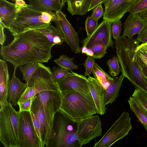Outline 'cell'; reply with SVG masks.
<instances>
[{
  "label": "cell",
  "mask_w": 147,
  "mask_h": 147,
  "mask_svg": "<svg viewBox=\"0 0 147 147\" xmlns=\"http://www.w3.org/2000/svg\"><path fill=\"white\" fill-rule=\"evenodd\" d=\"M12 36L13 39L9 44L1 46L0 53L14 68L31 63H48L52 58L53 46L40 32L32 30Z\"/></svg>",
  "instance_id": "cell-1"
},
{
  "label": "cell",
  "mask_w": 147,
  "mask_h": 147,
  "mask_svg": "<svg viewBox=\"0 0 147 147\" xmlns=\"http://www.w3.org/2000/svg\"><path fill=\"white\" fill-rule=\"evenodd\" d=\"M140 42L136 39L121 36L115 40L116 53L123 77L147 94V80L135 56Z\"/></svg>",
  "instance_id": "cell-2"
},
{
  "label": "cell",
  "mask_w": 147,
  "mask_h": 147,
  "mask_svg": "<svg viewBox=\"0 0 147 147\" xmlns=\"http://www.w3.org/2000/svg\"><path fill=\"white\" fill-rule=\"evenodd\" d=\"M61 92L60 110L73 120L78 121L97 114L91 93L86 94L73 90Z\"/></svg>",
  "instance_id": "cell-3"
},
{
  "label": "cell",
  "mask_w": 147,
  "mask_h": 147,
  "mask_svg": "<svg viewBox=\"0 0 147 147\" xmlns=\"http://www.w3.org/2000/svg\"><path fill=\"white\" fill-rule=\"evenodd\" d=\"M78 123L60 110L56 112L53 120V136L45 147H80Z\"/></svg>",
  "instance_id": "cell-4"
},
{
  "label": "cell",
  "mask_w": 147,
  "mask_h": 147,
  "mask_svg": "<svg viewBox=\"0 0 147 147\" xmlns=\"http://www.w3.org/2000/svg\"><path fill=\"white\" fill-rule=\"evenodd\" d=\"M0 106V141L5 147H19V111L8 101Z\"/></svg>",
  "instance_id": "cell-5"
},
{
  "label": "cell",
  "mask_w": 147,
  "mask_h": 147,
  "mask_svg": "<svg viewBox=\"0 0 147 147\" xmlns=\"http://www.w3.org/2000/svg\"><path fill=\"white\" fill-rule=\"evenodd\" d=\"M27 83V86L21 94L18 102L32 97L46 90L60 91L56 83L52 79L51 70L42 63L38 66Z\"/></svg>",
  "instance_id": "cell-6"
},
{
  "label": "cell",
  "mask_w": 147,
  "mask_h": 147,
  "mask_svg": "<svg viewBox=\"0 0 147 147\" xmlns=\"http://www.w3.org/2000/svg\"><path fill=\"white\" fill-rule=\"evenodd\" d=\"M42 12L34 9L28 5L18 11L8 30L13 35L29 30L42 28L49 24L42 23L40 21L39 17Z\"/></svg>",
  "instance_id": "cell-7"
},
{
  "label": "cell",
  "mask_w": 147,
  "mask_h": 147,
  "mask_svg": "<svg viewBox=\"0 0 147 147\" xmlns=\"http://www.w3.org/2000/svg\"><path fill=\"white\" fill-rule=\"evenodd\" d=\"M131 117L124 111L94 147H109L127 135L132 129Z\"/></svg>",
  "instance_id": "cell-8"
},
{
  "label": "cell",
  "mask_w": 147,
  "mask_h": 147,
  "mask_svg": "<svg viewBox=\"0 0 147 147\" xmlns=\"http://www.w3.org/2000/svg\"><path fill=\"white\" fill-rule=\"evenodd\" d=\"M19 111V147H42L30 112Z\"/></svg>",
  "instance_id": "cell-9"
},
{
  "label": "cell",
  "mask_w": 147,
  "mask_h": 147,
  "mask_svg": "<svg viewBox=\"0 0 147 147\" xmlns=\"http://www.w3.org/2000/svg\"><path fill=\"white\" fill-rule=\"evenodd\" d=\"M102 129L98 115H92L78 121L77 132L80 147L102 135Z\"/></svg>",
  "instance_id": "cell-10"
},
{
  "label": "cell",
  "mask_w": 147,
  "mask_h": 147,
  "mask_svg": "<svg viewBox=\"0 0 147 147\" xmlns=\"http://www.w3.org/2000/svg\"><path fill=\"white\" fill-rule=\"evenodd\" d=\"M56 16L53 22L56 26L60 29L64 35L65 42L75 53L81 52L79 43L80 40L78 33L76 32L67 20L66 15L61 11L55 12Z\"/></svg>",
  "instance_id": "cell-11"
},
{
  "label": "cell",
  "mask_w": 147,
  "mask_h": 147,
  "mask_svg": "<svg viewBox=\"0 0 147 147\" xmlns=\"http://www.w3.org/2000/svg\"><path fill=\"white\" fill-rule=\"evenodd\" d=\"M71 72L56 82L60 91L62 92L73 90L83 94H90L87 78L83 75Z\"/></svg>",
  "instance_id": "cell-12"
},
{
  "label": "cell",
  "mask_w": 147,
  "mask_h": 147,
  "mask_svg": "<svg viewBox=\"0 0 147 147\" xmlns=\"http://www.w3.org/2000/svg\"><path fill=\"white\" fill-rule=\"evenodd\" d=\"M100 42L104 43L108 48L113 47L112 39L111 24L103 19L94 32L81 42L82 46L90 49L95 43Z\"/></svg>",
  "instance_id": "cell-13"
},
{
  "label": "cell",
  "mask_w": 147,
  "mask_h": 147,
  "mask_svg": "<svg viewBox=\"0 0 147 147\" xmlns=\"http://www.w3.org/2000/svg\"><path fill=\"white\" fill-rule=\"evenodd\" d=\"M140 0H112L104 5L103 19L111 24L120 20L130 7Z\"/></svg>",
  "instance_id": "cell-14"
},
{
  "label": "cell",
  "mask_w": 147,
  "mask_h": 147,
  "mask_svg": "<svg viewBox=\"0 0 147 147\" xmlns=\"http://www.w3.org/2000/svg\"><path fill=\"white\" fill-rule=\"evenodd\" d=\"M88 83L90 91L94 101L97 114L104 115L106 113V90L94 77L89 76Z\"/></svg>",
  "instance_id": "cell-15"
},
{
  "label": "cell",
  "mask_w": 147,
  "mask_h": 147,
  "mask_svg": "<svg viewBox=\"0 0 147 147\" xmlns=\"http://www.w3.org/2000/svg\"><path fill=\"white\" fill-rule=\"evenodd\" d=\"M140 13H131L127 16L123 23V36L133 38L136 34H139L146 27L147 21L142 19Z\"/></svg>",
  "instance_id": "cell-16"
},
{
  "label": "cell",
  "mask_w": 147,
  "mask_h": 147,
  "mask_svg": "<svg viewBox=\"0 0 147 147\" xmlns=\"http://www.w3.org/2000/svg\"><path fill=\"white\" fill-rule=\"evenodd\" d=\"M16 68H14L12 79L9 80L8 86L7 99L12 105L16 106L18 102L23 91L27 86V83L22 82L16 76Z\"/></svg>",
  "instance_id": "cell-17"
},
{
  "label": "cell",
  "mask_w": 147,
  "mask_h": 147,
  "mask_svg": "<svg viewBox=\"0 0 147 147\" xmlns=\"http://www.w3.org/2000/svg\"><path fill=\"white\" fill-rule=\"evenodd\" d=\"M17 11L15 3L0 0V23L8 30L16 16Z\"/></svg>",
  "instance_id": "cell-18"
},
{
  "label": "cell",
  "mask_w": 147,
  "mask_h": 147,
  "mask_svg": "<svg viewBox=\"0 0 147 147\" xmlns=\"http://www.w3.org/2000/svg\"><path fill=\"white\" fill-rule=\"evenodd\" d=\"M65 3L64 0H29L28 5L40 11H61Z\"/></svg>",
  "instance_id": "cell-19"
},
{
  "label": "cell",
  "mask_w": 147,
  "mask_h": 147,
  "mask_svg": "<svg viewBox=\"0 0 147 147\" xmlns=\"http://www.w3.org/2000/svg\"><path fill=\"white\" fill-rule=\"evenodd\" d=\"M36 30L45 35L53 46H61L65 41L64 35L61 30L58 27L54 26L51 23Z\"/></svg>",
  "instance_id": "cell-20"
},
{
  "label": "cell",
  "mask_w": 147,
  "mask_h": 147,
  "mask_svg": "<svg viewBox=\"0 0 147 147\" xmlns=\"http://www.w3.org/2000/svg\"><path fill=\"white\" fill-rule=\"evenodd\" d=\"M7 64L4 60L0 59V105H2L7 101L8 86L9 80Z\"/></svg>",
  "instance_id": "cell-21"
},
{
  "label": "cell",
  "mask_w": 147,
  "mask_h": 147,
  "mask_svg": "<svg viewBox=\"0 0 147 147\" xmlns=\"http://www.w3.org/2000/svg\"><path fill=\"white\" fill-rule=\"evenodd\" d=\"M124 78L122 74L118 77L113 78V81L106 89V105L112 104L119 96Z\"/></svg>",
  "instance_id": "cell-22"
},
{
  "label": "cell",
  "mask_w": 147,
  "mask_h": 147,
  "mask_svg": "<svg viewBox=\"0 0 147 147\" xmlns=\"http://www.w3.org/2000/svg\"><path fill=\"white\" fill-rule=\"evenodd\" d=\"M92 0H68L67 10L72 15H83L88 11Z\"/></svg>",
  "instance_id": "cell-23"
},
{
  "label": "cell",
  "mask_w": 147,
  "mask_h": 147,
  "mask_svg": "<svg viewBox=\"0 0 147 147\" xmlns=\"http://www.w3.org/2000/svg\"><path fill=\"white\" fill-rule=\"evenodd\" d=\"M130 109L135 114L147 131V111L132 97L128 100Z\"/></svg>",
  "instance_id": "cell-24"
},
{
  "label": "cell",
  "mask_w": 147,
  "mask_h": 147,
  "mask_svg": "<svg viewBox=\"0 0 147 147\" xmlns=\"http://www.w3.org/2000/svg\"><path fill=\"white\" fill-rule=\"evenodd\" d=\"M92 73L94 78L102 86L105 90L113 81L111 78L98 65L96 62L93 66Z\"/></svg>",
  "instance_id": "cell-25"
},
{
  "label": "cell",
  "mask_w": 147,
  "mask_h": 147,
  "mask_svg": "<svg viewBox=\"0 0 147 147\" xmlns=\"http://www.w3.org/2000/svg\"><path fill=\"white\" fill-rule=\"evenodd\" d=\"M74 58H70L66 55H62L58 59H55L54 61L59 67L65 68L70 71L78 68V66L73 61Z\"/></svg>",
  "instance_id": "cell-26"
},
{
  "label": "cell",
  "mask_w": 147,
  "mask_h": 147,
  "mask_svg": "<svg viewBox=\"0 0 147 147\" xmlns=\"http://www.w3.org/2000/svg\"><path fill=\"white\" fill-rule=\"evenodd\" d=\"M135 56L138 62L147 67V43H142L138 47Z\"/></svg>",
  "instance_id": "cell-27"
},
{
  "label": "cell",
  "mask_w": 147,
  "mask_h": 147,
  "mask_svg": "<svg viewBox=\"0 0 147 147\" xmlns=\"http://www.w3.org/2000/svg\"><path fill=\"white\" fill-rule=\"evenodd\" d=\"M37 62L28 63L24 65V66L18 67L23 76V79L26 82L29 80L38 65Z\"/></svg>",
  "instance_id": "cell-28"
},
{
  "label": "cell",
  "mask_w": 147,
  "mask_h": 147,
  "mask_svg": "<svg viewBox=\"0 0 147 147\" xmlns=\"http://www.w3.org/2000/svg\"><path fill=\"white\" fill-rule=\"evenodd\" d=\"M108 48L103 43L98 42L94 43L90 49L92 50L94 55L92 57L94 59H101L107 53Z\"/></svg>",
  "instance_id": "cell-29"
},
{
  "label": "cell",
  "mask_w": 147,
  "mask_h": 147,
  "mask_svg": "<svg viewBox=\"0 0 147 147\" xmlns=\"http://www.w3.org/2000/svg\"><path fill=\"white\" fill-rule=\"evenodd\" d=\"M132 96L147 111V94L146 93L136 88Z\"/></svg>",
  "instance_id": "cell-30"
},
{
  "label": "cell",
  "mask_w": 147,
  "mask_h": 147,
  "mask_svg": "<svg viewBox=\"0 0 147 147\" xmlns=\"http://www.w3.org/2000/svg\"><path fill=\"white\" fill-rule=\"evenodd\" d=\"M117 57L114 56L107 61V64L109 67V73L113 77L117 76L121 71L120 67Z\"/></svg>",
  "instance_id": "cell-31"
},
{
  "label": "cell",
  "mask_w": 147,
  "mask_h": 147,
  "mask_svg": "<svg viewBox=\"0 0 147 147\" xmlns=\"http://www.w3.org/2000/svg\"><path fill=\"white\" fill-rule=\"evenodd\" d=\"M70 72L69 70L62 67L53 66L51 70L52 79L56 82L59 79L67 76Z\"/></svg>",
  "instance_id": "cell-32"
},
{
  "label": "cell",
  "mask_w": 147,
  "mask_h": 147,
  "mask_svg": "<svg viewBox=\"0 0 147 147\" xmlns=\"http://www.w3.org/2000/svg\"><path fill=\"white\" fill-rule=\"evenodd\" d=\"M85 24L87 36H88L94 32L98 26V20L91 16L87 18Z\"/></svg>",
  "instance_id": "cell-33"
},
{
  "label": "cell",
  "mask_w": 147,
  "mask_h": 147,
  "mask_svg": "<svg viewBox=\"0 0 147 147\" xmlns=\"http://www.w3.org/2000/svg\"><path fill=\"white\" fill-rule=\"evenodd\" d=\"M147 9V0H140L137 3L132 5L129 9L128 11L130 13H140Z\"/></svg>",
  "instance_id": "cell-34"
},
{
  "label": "cell",
  "mask_w": 147,
  "mask_h": 147,
  "mask_svg": "<svg viewBox=\"0 0 147 147\" xmlns=\"http://www.w3.org/2000/svg\"><path fill=\"white\" fill-rule=\"evenodd\" d=\"M95 62V59L92 57L88 56L84 61V66L85 68L84 76H90L92 72L94 65Z\"/></svg>",
  "instance_id": "cell-35"
},
{
  "label": "cell",
  "mask_w": 147,
  "mask_h": 147,
  "mask_svg": "<svg viewBox=\"0 0 147 147\" xmlns=\"http://www.w3.org/2000/svg\"><path fill=\"white\" fill-rule=\"evenodd\" d=\"M56 16L55 13L51 11H42L39 17L40 22L47 24H50Z\"/></svg>",
  "instance_id": "cell-36"
},
{
  "label": "cell",
  "mask_w": 147,
  "mask_h": 147,
  "mask_svg": "<svg viewBox=\"0 0 147 147\" xmlns=\"http://www.w3.org/2000/svg\"><path fill=\"white\" fill-rule=\"evenodd\" d=\"M111 26L112 34L113 39L115 40L121 36L122 23L121 20L114 22Z\"/></svg>",
  "instance_id": "cell-37"
},
{
  "label": "cell",
  "mask_w": 147,
  "mask_h": 147,
  "mask_svg": "<svg viewBox=\"0 0 147 147\" xmlns=\"http://www.w3.org/2000/svg\"><path fill=\"white\" fill-rule=\"evenodd\" d=\"M35 95L26 99L23 101L18 102L19 107V111H27L30 112L32 102Z\"/></svg>",
  "instance_id": "cell-38"
},
{
  "label": "cell",
  "mask_w": 147,
  "mask_h": 147,
  "mask_svg": "<svg viewBox=\"0 0 147 147\" xmlns=\"http://www.w3.org/2000/svg\"><path fill=\"white\" fill-rule=\"evenodd\" d=\"M104 13L102 4L99 5L94 8L91 16L98 20L103 16Z\"/></svg>",
  "instance_id": "cell-39"
},
{
  "label": "cell",
  "mask_w": 147,
  "mask_h": 147,
  "mask_svg": "<svg viewBox=\"0 0 147 147\" xmlns=\"http://www.w3.org/2000/svg\"><path fill=\"white\" fill-rule=\"evenodd\" d=\"M30 113L36 131L41 143V131L40 124L39 121L35 117L34 114L31 111H30Z\"/></svg>",
  "instance_id": "cell-40"
},
{
  "label": "cell",
  "mask_w": 147,
  "mask_h": 147,
  "mask_svg": "<svg viewBox=\"0 0 147 147\" xmlns=\"http://www.w3.org/2000/svg\"><path fill=\"white\" fill-rule=\"evenodd\" d=\"M139 42L142 43H147V25L138 34L136 39Z\"/></svg>",
  "instance_id": "cell-41"
},
{
  "label": "cell",
  "mask_w": 147,
  "mask_h": 147,
  "mask_svg": "<svg viewBox=\"0 0 147 147\" xmlns=\"http://www.w3.org/2000/svg\"><path fill=\"white\" fill-rule=\"evenodd\" d=\"M5 27L0 23V44L3 46L6 40V36L4 32Z\"/></svg>",
  "instance_id": "cell-42"
},
{
  "label": "cell",
  "mask_w": 147,
  "mask_h": 147,
  "mask_svg": "<svg viewBox=\"0 0 147 147\" xmlns=\"http://www.w3.org/2000/svg\"><path fill=\"white\" fill-rule=\"evenodd\" d=\"M105 0H92L88 9V11L93 9L99 5L104 3Z\"/></svg>",
  "instance_id": "cell-43"
},
{
  "label": "cell",
  "mask_w": 147,
  "mask_h": 147,
  "mask_svg": "<svg viewBox=\"0 0 147 147\" xmlns=\"http://www.w3.org/2000/svg\"><path fill=\"white\" fill-rule=\"evenodd\" d=\"M15 4L16 7L20 8H22L28 5L24 0H17L15 1Z\"/></svg>",
  "instance_id": "cell-44"
},
{
  "label": "cell",
  "mask_w": 147,
  "mask_h": 147,
  "mask_svg": "<svg viewBox=\"0 0 147 147\" xmlns=\"http://www.w3.org/2000/svg\"><path fill=\"white\" fill-rule=\"evenodd\" d=\"M138 63L141 69L144 76L147 80V67L144 65L139 64Z\"/></svg>",
  "instance_id": "cell-45"
},
{
  "label": "cell",
  "mask_w": 147,
  "mask_h": 147,
  "mask_svg": "<svg viewBox=\"0 0 147 147\" xmlns=\"http://www.w3.org/2000/svg\"><path fill=\"white\" fill-rule=\"evenodd\" d=\"M140 15L142 19L147 21V9L140 13Z\"/></svg>",
  "instance_id": "cell-46"
},
{
  "label": "cell",
  "mask_w": 147,
  "mask_h": 147,
  "mask_svg": "<svg viewBox=\"0 0 147 147\" xmlns=\"http://www.w3.org/2000/svg\"><path fill=\"white\" fill-rule=\"evenodd\" d=\"M85 54L87 56L92 57L94 55V53L92 50L90 49H88Z\"/></svg>",
  "instance_id": "cell-47"
},
{
  "label": "cell",
  "mask_w": 147,
  "mask_h": 147,
  "mask_svg": "<svg viewBox=\"0 0 147 147\" xmlns=\"http://www.w3.org/2000/svg\"><path fill=\"white\" fill-rule=\"evenodd\" d=\"M88 49V48L86 47L82 46V47L81 48V52L82 53L85 54Z\"/></svg>",
  "instance_id": "cell-48"
},
{
  "label": "cell",
  "mask_w": 147,
  "mask_h": 147,
  "mask_svg": "<svg viewBox=\"0 0 147 147\" xmlns=\"http://www.w3.org/2000/svg\"><path fill=\"white\" fill-rule=\"evenodd\" d=\"M111 0H105L104 2L103 3L104 5H105L107 3H108Z\"/></svg>",
  "instance_id": "cell-49"
},
{
  "label": "cell",
  "mask_w": 147,
  "mask_h": 147,
  "mask_svg": "<svg viewBox=\"0 0 147 147\" xmlns=\"http://www.w3.org/2000/svg\"><path fill=\"white\" fill-rule=\"evenodd\" d=\"M68 0H64V2L65 3V2H67Z\"/></svg>",
  "instance_id": "cell-50"
},
{
  "label": "cell",
  "mask_w": 147,
  "mask_h": 147,
  "mask_svg": "<svg viewBox=\"0 0 147 147\" xmlns=\"http://www.w3.org/2000/svg\"><path fill=\"white\" fill-rule=\"evenodd\" d=\"M13 2H15V0H11Z\"/></svg>",
  "instance_id": "cell-51"
}]
</instances>
